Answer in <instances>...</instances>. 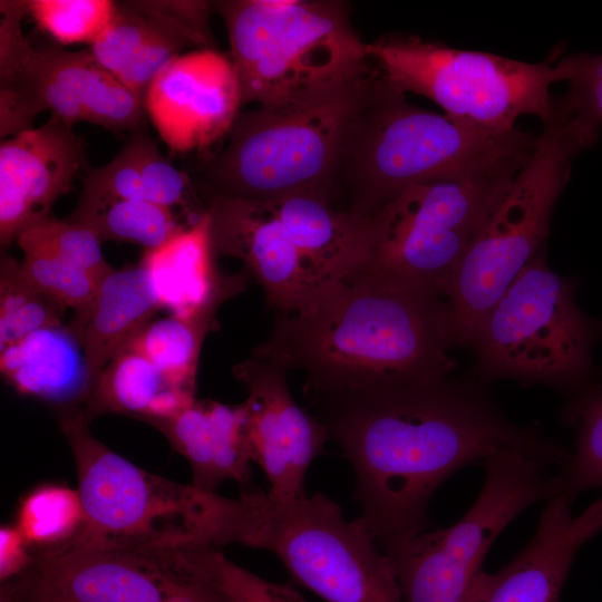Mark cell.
<instances>
[{
	"mask_svg": "<svg viewBox=\"0 0 602 602\" xmlns=\"http://www.w3.org/2000/svg\"><path fill=\"white\" fill-rule=\"evenodd\" d=\"M0 602H8V601L1 598V599H0Z\"/></svg>",
	"mask_w": 602,
	"mask_h": 602,
	"instance_id": "cell-40",
	"label": "cell"
},
{
	"mask_svg": "<svg viewBox=\"0 0 602 602\" xmlns=\"http://www.w3.org/2000/svg\"><path fill=\"white\" fill-rule=\"evenodd\" d=\"M576 282L552 271L542 249L492 307L470 347L483 382L514 379L574 397L590 389L601 334L575 301Z\"/></svg>",
	"mask_w": 602,
	"mask_h": 602,
	"instance_id": "cell-10",
	"label": "cell"
},
{
	"mask_svg": "<svg viewBox=\"0 0 602 602\" xmlns=\"http://www.w3.org/2000/svg\"><path fill=\"white\" fill-rule=\"evenodd\" d=\"M64 310L27 279L21 262L2 253L0 350L33 331L62 324Z\"/></svg>",
	"mask_w": 602,
	"mask_h": 602,
	"instance_id": "cell-32",
	"label": "cell"
},
{
	"mask_svg": "<svg viewBox=\"0 0 602 602\" xmlns=\"http://www.w3.org/2000/svg\"><path fill=\"white\" fill-rule=\"evenodd\" d=\"M0 370L18 392L65 412L85 406L93 391L82 349L64 324L39 329L1 349Z\"/></svg>",
	"mask_w": 602,
	"mask_h": 602,
	"instance_id": "cell-24",
	"label": "cell"
},
{
	"mask_svg": "<svg viewBox=\"0 0 602 602\" xmlns=\"http://www.w3.org/2000/svg\"><path fill=\"white\" fill-rule=\"evenodd\" d=\"M158 309L147 273L138 263L114 269L99 282L89 304L75 311L68 328L82 349L93 389L109 360Z\"/></svg>",
	"mask_w": 602,
	"mask_h": 602,
	"instance_id": "cell-23",
	"label": "cell"
},
{
	"mask_svg": "<svg viewBox=\"0 0 602 602\" xmlns=\"http://www.w3.org/2000/svg\"><path fill=\"white\" fill-rule=\"evenodd\" d=\"M571 503L546 501L532 540L497 572L478 571L462 602H560L577 552L602 530V497L579 515Z\"/></svg>",
	"mask_w": 602,
	"mask_h": 602,
	"instance_id": "cell-20",
	"label": "cell"
},
{
	"mask_svg": "<svg viewBox=\"0 0 602 602\" xmlns=\"http://www.w3.org/2000/svg\"><path fill=\"white\" fill-rule=\"evenodd\" d=\"M482 380L445 379L305 396L356 475L353 501L385 552L426 531L434 493L454 473L496 455L543 467L571 453L509 421Z\"/></svg>",
	"mask_w": 602,
	"mask_h": 602,
	"instance_id": "cell-1",
	"label": "cell"
},
{
	"mask_svg": "<svg viewBox=\"0 0 602 602\" xmlns=\"http://www.w3.org/2000/svg\"><path fill=\"white\" fill-rule=\"evenodd\" d=\"M33 560V552L17 526L0 531V579L6 582L20 574Z\"/></svg>",
	"mask_w": 602,
	"mask_h": 602,
	"instance_id": "cell-39",
	"label": "cell"
},
{
	"mask_svg": "<svg viewBox=\"0 0 602 602\" xmlns=\"http://www.w3.org/2000/svg\"><path fill=\"white\" fill-rule=\"evenodd\" d=\"M27 13L58 43L94 45L116 11L110 0H28Z\"/></svg>",
	"mask_w": 602,
	"mask_h": 602,
	"instance_id": "cell-34",
	"label": "cell"
},
{
	"mask_svg": "<svg viewBox=\"0 0 602 602\" xmlns=\"http://www.w3.org/2000/svg\"><path fill=\"white\" fill-rule=\"evenodd\" d=\"M87 165L84 139L72 126L50 115L38 128L0 144V242L8 247L26 229L51 217Z\"/></svg>",
	"mask_w": 602,
	"mask_h": 602,
	"instance_id": "cell-19",
	"label": "cell"
},
{
	"mask_svg": "<svg viewBox=\"0 0 602 602\" xmlns=\"http://www.w3.org/2000/svg\"><path fill=\"white\" fill-rule=\"evenodd\" d=\"M484 485L470 508L453 525L423 531L385 551L402 602H462L483 560L504 528L525 508L561 493L559 475L517 454L482 463Z\"/></svg>",
	"mask_w": 602,
	"mask_h": 602,
	"instance_id": "cell-13",
	"label": "cell"
},
{
	"mask_svg": "<svg viewBox=\"0 0 602 602\" xmlns=\"http://www.w3.org/2000/svg\"><path fill=\"white\" fill-rule=\"evenodd\" d=\"M214 318L183 319L171 315L149 321L123 349L146 357L179 388L195 391L201 348Z\"/></svg>",
	"mask_w": 602,
	"mask_h": 602,
	"instance_id": "cell-29",
	"label": "cell"
},
{
	"mask_svg": "<svg viewBox=\"0 0 602 602\" xmlns=\"http://www.w3.org/2000/svg\"><path fill=\"white\" fill-rule=\"evenodd\" d=\"M244 405L195 400L178 415L151 423L188 460L192 485L212 492L225 480L247 488L252 462Z\"/></svg>",
	"mask_w": 602,
	"mask_h": 602,
	"instance_id": "cell-22",
	"label": "cell"
},
{
	"mask_svg": "<svg viewBox=\"0 0 602 602\" xmlns=\"http://www.w3.org/2000/svg\"><path fill=\"white\" fill-rule=\"evenodd\" d=\"M559 65L567 88L556 108L592 146L602 128V54L561 56Z\"/></svg>",
	"mask_w": 602,
	"mask_h": 602,
	"instance_id": "cell-33",
	"label": "cell"
},
{
	"mask_svg": "<svg viewBox=\"0 0 602 602\" xmlns=\"http://www.w3.org/2000/svg\"><path fill=\"white\" fill-rule=\"evenodd\" d=\"M82 186L91 195L179 207L191 221L206 212L192 177L163 156L146 126L132 132L109 163L87 169Z\"/></svg>",
	"mask_w": 602,
	"mask_h": 602,
	"instance_id": "cell-26",
	"label": "cell"
},
{
	"mask_svg": "<svg viewBox=\"0 0 602 602\" xmlns=\"http://www.w3.org/2000/svg\"><path fill=\"white\" fill-rule=\"evenodd\" d=\"M230 57L245 104H268L366 70L371 61L339 0H224Z\"/></svg>",
	"mask_w": 602,
	"mask_h": 602,
	"instance_id": "cell-8",
	"label": "cell"
},
{
	"mask_svg": "<svg viewBox=\"0 0 602 602\" xmlns=\"http://www.w3.org/2000/svg\"><path fill=\"white\" fill-rule=\"evenodd\" d=\"M193 572L223 591L235 602H308L293 586L268 581L230 561L221 550L197 548Z\"/></svg>",
	"mask_w": 602,
	"mask_h": 602,
	"instance_id": "cell-36",
	"label": "cell"
},
{
	"mask_svg": "<svg viewBox=\"0 0 602 602\" xmlns=\"http://www.w3.org/2000/svg\"><path fill=\"white\" fill-rule=\"evenodd\" d=\"M525 161L402 190L368 217L366 266L446 297L468 247Z\"/></svg>",
	"mask_w": 602,
	"mask_h": 602,
	"instance_id": "cell-11",
	"label": "cell"
},
{
	"mask_svg": "<svg viewBox=\"0 0 602 602\" xmlns=\"http://www.w3.org/2000/svg\"><path fill=\"white\" fill-rule=\"evenodd\" d=\"M22 250L50 253L88 272L100 282L111 268L105 260L101 242L87 227L54 216L26 229L17 237Z\"/></svg>",
	"mask_w": 602,
	"mask_h": 602,
	"instance_id": "cell-35",
	"label": "cell"
},
{
	"mask_svg": "<svg viewBox=\"0 0 602 602\" xmlns=\"http://www.w3.org/2000/svg\"><path fill=\"white\" fill-rule=\"evenodd\" d=\"M268 203L321 283L368 264V217L339 210L315 195H290Z\"/></svg>",
	"mask_w": 602,
	"mask_h": 602,
	"instance_id": "cell-25",
	"label": "cell"
},
{
	"mask_svg": "<svg viewBox=\"0 0 602 602\" xmlns=\"http://www.w3.org/2000/svg\"><path fill=\"white\" fill-rule=\"evenodd\" d=\"M194 392L171 385L143 355L122 349L103 369L84 414L88 420L103 412L130 414L149 423L164 420L190 407Z\"/></svg>",
	"mask_w": 602,
	"mask_h": 602,
	"instance_id": "cell-27",
	"label": "cell"
},
{
	"mask_svg": "<svg viewBox=\"0 0 602 602\" xmlns=\"http://www.w3.org/2000/svg\"><path fill=\"white\" fill-rule=\"evenodd\" d=\"M232 543L274 554L327 602H402L395 567L362 517L320 492L289 498L243 488Z\"/></svg>",
	"mask_w": 602,
	"mask_h": 602,
	"instance_id": "cell-6",
	"label": "cell"
},
{
	"mask_svg": "<svg viewBox=\"0 0 602 602\" xmlns=\"http://www.w3.org/2000/svg\"><path fill=\"white\" fill-rule=\"evenodd\" d=\"M66 221L89 229L101 243L129 242L145 251L161 246L191 224L182 222L175 210L164 205L84 192Z\"/></svg>",
	"mask_w": 602,
	"mask_h": 602,
	"instance_id": "cell-28",
	"label": "cell"
},
{
	"mask_svg": "<svg viewBox=\"0 0 602 602\" xmlns=\"http://www.w3.org/2000/svg\"><path fill=\"white\" fill-rule=\"evenodd\" d=\"M84 518L78 489L43 485L21 501L16 526L35 554L71 542L80 532Z\"/></svg>",
	"mask_w": 602,
	"mask_h": 602,
	"instance_id": "cell-30",
	"label": "cell"
},
{
	"mask_svg": "<svg viewBox=\"0 0 602 602\" xmlns=\"http://www.w3.org/2000/svg\"><path fill=\"white\" fill-rule=\"evenodd\" d=\"M369 60L395 89L424 96L452 118L492 130L517 128L524 115H554L553 84L563 81L562 48L541 62L453 48L418 36L387 33L366 45Z\"/></svg>",
	"mask_w": 602,
	"mask_h": 602,
	"instance_id": "cell-9",
	"label": "cell"
},
{
	"mask_svg": "<svg viewBox=\"0 0 602 602\" xmlns=\"http://www.w3.org/2000/svg\"><path fill=\"white\" fill-rule=\"evenodd\" d=\"M564 418L576 428L574 452L557 474L561 493L571 502L582 492L602 488V387L572 398Z\"/></svg>",
	"mask_w": 602,
	"mask_h": 602,
	"instance_id": "cell-31",
	"label": "cell"
},
{
	"mask_svg": "<svg viewBox=\"0 0 602 602\" xmlns=\"http://www.w3.org/2000/svg\"><path fill=\"white\" fill-rule=\"evenodd\" d=\"M82 410L65 412L84 525L68 544L125 548H216L223 496L140 469L97 440Z\"/></svg>",
	"mask_w": 602,
	"mask_h": 602,
	"instance_id": "cell-5",
	"label": "cell"
},
{
	"mask_svg": "<svg viewBox=\"0 0 602 602\" xmlns=\"http://www.w3.org/2000/svg\"><path fill=\"white\" fill-rule=\"evenodd\" d=\"M143 106L173 153L211 152L227 136L242 107L230 55L204 48L175 57L149 85Z\"/></svg>",
	"mask_w": 602,
	"mask_h": 602,
	"instance_id": "cell-15",
	"label": "cell"
},
{
	"mask_svg": "<svg viewBox=\"0 0 602 602\" xmlns=\"http://www.w3.org/2000/svg\"><path fill=\"white\" fill-rule=\"evenodd\" d=\"M452 347L440 292L365 266L324 283L300 312L279 314L252 356L304 371L308 396L445 380Z\"/></svg>",
	"mask_w": 602,
	"mask_h": 602,
	"instance_id": "cell-2",
	"label": "cell"
},
{
	"mask_svg": "<svg viewBox=\"0 0 602 602\" xmlns=\"http://www.w3.org/2000/svg\"><path fill=\"white\" fill-rule=\"evenodd\" d=\"M184 567V548L66 544L33 554L2 582L8 602H163L167 580Z\"/></svg>",
	"mask_w": 602,
	"mask_h": 602,
	"instance_id": "cell-14",
	"label": "cell"
},
{
	"mask_svg": "<svg viewBox=\"0 0 602 602\" xmlns=\"http://www.w3.org/2000/svg\"><path fill=\"white\" fill-rule=\"evenodd\" d=\"M215 255L207 210L161 246L145 251L139 264L161 309L183 319L215 318L224 301L243 291L247 272L222 274Z\"/></svg>",
	"mask_w": 602,
	"mask_h": 602,
	"instance_id": "cell-21",
	"label": "cell"
},
{
	"mask_svg": "<svg viewBox=\"0 0 602 602\" xmlns=\"http://www.w3.org/2000/svg\"><path fill=\"white\" fill-rule=\"evenodd\" d=\"M589 148L559 111L489 213L446 291L453 347L470 346L492 307L543 249L572 158Z\"/></svg>",
	"mask_w": 602,
	"mask_h": 602,
	"instance_id": "cell-7",
	"label": "cell"
},
{
	"mask_svg": "<svg viewBox=\"0 0 602 602\" xmlns=\"http://www.w3.org/2000/svg\"><path fill=\"white\" fill-rule=\"evenodd\" d=\"M378 70L363 71L241 111L224 145L188 175L198 194L275 201L308 194L331 203L348 138Z\"/></svg>",
	"mask_w": 602,
	"mask_h": 602,
	"instance_id": "cell-3",
	"label": "cell"
},
{
	"mask_svg": "<svg viewBox=\"0 0 602 602\" xmlns=\"http://www.w3.org/2000/svg\"><path fill=\"white\" fill-rule=\"evenodd\" d=\"M188 566L167 580L163 602H235L225 591L193 573Z\"/></svg>",
	"mask_w": 602,
	"mask_h": 602,
	"instance_id": "cell-38",
	"label": "cell"
},
{
	"mask_svg": "<svg viewBox=\"0 0 602 602\" xmlns=\"http://www.w3.org/2000/svg\"><path fill=\"white\" fill-rule=\"evenodd\" d=\"M378 70V69H377ZM536 135L501 132L410 104L380 75L347 142L333 186L342 211L369 217L402 190L463 179L525 161Z\"/></svg>",
	"mask_w": 602,
	"mask_h": 602,
	"instance_id": "cell-4",
	"label": "cell"
},
{
	"mask_svg": "<svg viewBox=\"0 0 602 602\" xmlns=\"http://www.w3.org/2000/svg\"><path fill=\"white\" fill-rule=\"evenodd\" d=\"M233 373L247 390L246 437L269 493L281 498L304 494L307 472L330 440L326 428L297 405L281 365L251 355L233 366Z\"/></svg>",
	"mask_w": 602,
	"mask_h": 602,
	"instance_id": "cell-16",
	"label": "cell"
},
{
	"mask_svg": "<svg viewBox=\"0 0 602 602\" xmlns=\"http://www.w3.org/2000/svg\"><path fill=\"white\" fill-rule=\"evenodd\" d=\"M212 2L116 1L114 17L89 47L94 58L142 103L159 71L187 48H213Z\"/></svg>",
	"mask_w": 602,
	"mask_h": 602,
	"instance_id": "cell-18",
	"label": "cell"
},
{
	"mask_svg": "<svg viewBox=\"0 0 602 602\" xmlns=\"http://www.w3.org/2000/svg\"><path fill=\"white\" fill-rule=\"evenodd\" d=\"M27 279L57 304L80 310L93 300L99 282L85 270L50 253L22 250Z\"/></svg>",
	"mask_w": 602,
	"mask_h": 602,
	"instance_id": "cell-37",
	"label": "cell"
},
{
	"mask_svg": "<svg viewBox=\"0 0 602 602\" xmlns=\"http://www.w3.org/2000/svg\"><path fill=\"white\" fill-rule=\"evenodd\" d=\"M0 136L32 128L49 110L74 126L85 122L110 132L146 126L143 103L106 70L89 49H36L22 32L26 1H0Z\"/></svg>",
	"mask_w": 602,
	"mask_h": 602,
	"instance_id": "cell-12",
	"label": "cell"
},
{
	"mask_svg": "<svg viewBox=\"0 0 602 602\" xmlns=\"http://www.w3.org/2000/svg\"><path fill=\"white\" fill-rule=\"evenodd\" d=\"M216 255L240 259L279 314L303 310L323 283L268 202L200 194Z\"/></svg>",
	"mask_w": 602,
	"mask_h": 602,
	"instance_id": "cell-17",
	"label": "cell"
}]
</instances>
